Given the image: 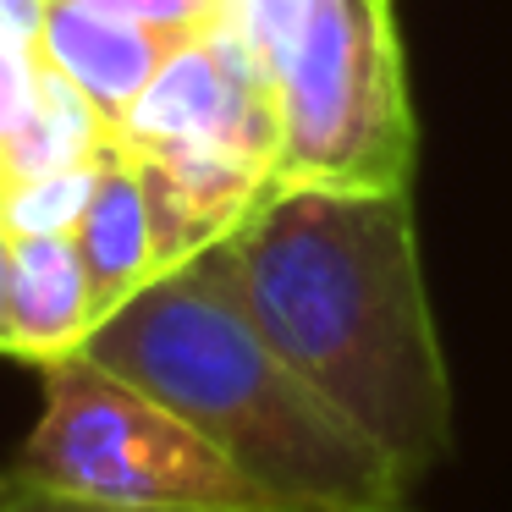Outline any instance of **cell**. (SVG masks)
I'll list each match as a JSON object with an SVG mask.
<instances>
[{
	"label": "cell",
	"mask_w": 512,
	"mask_h": 512,
	"mask_svg": "<svg viewBox=\"0 0 512 512\" xmlns=\"http://www.w3.org/2000/svg\"><path fill=\"white\" fill-rule=\"evenodd\" d=\"M215 248L265 342L358 435L413 479L452 452L413 193L287 188Z\"/></svg>",
	"instance_id": "6da1fadb"
},
{
	"label": "cell",
	"mask_w": 512,
	"mask_h": 512,
	"mask_svg": "<svg viewBox=\"0 0 512 512\" xmlns=\"http://www.w3.org/2000/svg\"><path fill=\"white\" fill-rule=\"evenodd\" d=\"M83 353L182 413L270 501L309 512H397L419 485L265 342L221 248H204L133 292L94 325Z\"/></svg>",
	"instance_id": "7a4b0ae2"
},
{
	"label": "cell",
	"mask_w": 512,
	"mask_h": 512,
	"mask_svg": "<svg viewBox=\"0 0 512 512\" xmlns=\"http://www.w3.org/2000/svg\"><path fill=\"white\" fill-rule=\"evenodd\" d=\"M419 116L391 0H309L276 67L270 193H413Z\"/></svg>",
	"instance_id": "3957f363"
},
{
	"label": "cell",
	"mask_w": 512,
	"mask_h": 512,
	"mask_svg": "<svg viewBox=\"0 0 512 512\" xmlns=\"http://www.w3.org/2000/svg\"><path fill=\"white\" fill-rule=\"evenodd\" d=\"M45 408L12 474L56 496L122 512H270V501L182 413L100 369L89 353L39 369ZM309 512V507H303Z\"/></svg>",
	"instance_id": "277c9868"
},
{
	"label": "cell",
	"mask_w": 512,
	"mask_h": 512,
	"mask_svg": "<svg viewBox=\"0 0 512 512\" xmlns=\"http://www.w3.org/2000/svg\"><path fill=\"white\" fill-rule=\"evenodd\" d=\"M171 45H177L171 28L133 23V17L100 12V6H83V0H50L45 34H39V56L61 78L78 83L111 127L144 94V83L155 78V67L166 61Z\"/></svg>",
	"instance_id": "5b68a950"
},
{
	"label": "cell",
	"mask_w": 512,
	"mask_h": 512,
	"mask_svg": "<svg viewBox=\"0 0 512 512\" xmlns=\"http://www.w3.org/2000/svg\"><path fill=\"white\" fill-rule=\"evenodd\" d=\"M78 254L89 270L94 292V320H111L133 292H144L160 276L155 259V221H149V193L144 171L122 144L100 149V177H94V199L78 221Z\"/></svg>",
	"instance_id": "8992f818"
},
{
	"label": "cell",
	"mask_w": 512,
	"mask_h": 512,
	"mask_svg": "<svg viewBox=\"0 0 512 512\" xmlns=\"http://www.w3.org/2000/svg\"><path fill=\"white\" fill-rule=\"evenodd\" d=\"M6 325H12V358L34 369L83 353L100 320H94V292L78 237H12Z\"/></svg>",
	"instance_id": "52a82bcc"
},
{
	"label": "cell",
	"mask_w": 512,
	"mask_h": 512,
	"mask_svg": "<svg viewBox=\"0 0 512 512\" xmlns=\"http://www.w3.org/2000/svg\"><path fill=\"white\" fill-rule=\"evenodd\" d=\"M105 144H111V122L100 116V105L39 56L34 105H28L17 138L6 144V155H0V193L12 188V182H28V177L89 166Z\"/></svg>",
	"instance_id": "ba28073f"
},
{
	"label": "cell",
	"mask_w": 512,
	"mask_h": 512,
	"mask_svg": "<svg viewBox=\"0 0 512 512\" xmlns=\"http://www.w3.org/2000/svg\"><path fill=\"white\" fill-rule=\"evenodd\" d=\"M94 177H100V155L89 166L12 182V188L0 193V226L12 237H72L94 199Z\"/></svg>",
	"instance_id": "9c48e42d"
},
{
	"label": "cell",
	"mask_w": 512,
	"mask_h": 512,
	"mask_svg": "<svg viewBox=\"0 0 512 512\" xmlns=\"http://www.w3.org/2000/svg\"><path fill=\"white\" fill-rule=\"evenodd\" d=\"M34 89H39V50L12 34H0V155L17 138V127H23Z\"/></svg>",
	"instance_id": "30bf717a"
},
{
	"label": "cell",
	"mask_w": 512,
	"mask_h": 512,
	"mask_svg": "<svg viewBox=\"0 0 512 512\" xmlns=\"http://www.w3.org/2000/svg\"><path fill=\"white\" fill-rule=\"evenodd\" d=\"M83 6H100V12L133 17L149 28H171V34H188V28L210 23L215 0H83Z\"/></svg>",
	"instance_id": "8fae6325"
},
{
	"label": "cell",
	"mask_w": 512,
	"mask_h": 512,
	"mask_svg": "<svg viewBox=\"0 0 512 512\" xmlns=\"http://www.w3.org/2000/svg\"><path fill=\"white\" fill-rule=\"evenodd\" d=\"M0 512H122V507H89V501L56 496L45 485H28L23 474H0ZM270 512H303V507H270Z\"/></svg>",
	"instance_id": "7c38bea8"
},
{
	"label": "cell",
	"mask_w": 512,
	"mask_h": 512,
	"mask_svg": "<svg viewBox=\"0 0 512 512\" xmlns=\"http://www.w3.org/2000/svg\"><path fill=\"white\" fill-rule=\"evenodd\" d=\"M6 298H12V232L0 226V358H12V325H6Z\"/></svg>",
	"instance_id": "4fadbf2b"
},
{
	"label": "cell",
	"mask_w": 512,
	"mask_h": 512,
	"mask_svg": "<svg viewBox=\"0 0 512 512\" xmlns=\"http://www.w3.org/2000/svg\"><path fill=\"white\" fill-rule=\"evenodd\" d=\"M397 512H413V507H397Z\"/></svg>",
	"instance_id": "5bb4252c"
}]
</instances>
